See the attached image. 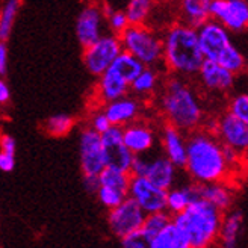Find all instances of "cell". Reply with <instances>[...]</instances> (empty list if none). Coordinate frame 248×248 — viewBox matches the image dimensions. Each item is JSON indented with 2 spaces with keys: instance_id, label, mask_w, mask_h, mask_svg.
<instances>
[{
  "instance_id": "obj_43",
  "label": "cell",
  "mask_w": 248,
  "mask_h": 248,
  "mask_svg": "<svg viewBox=\"0 0 248 248\" xmlns=\"http://www.w3.org/2000/svg\"><path fill=\"white\" fill-rule=\"evenodd\" d=\"M11 102V90L5 79L0 76V106H6Z\"/></svg>"
},
{
  "instance_id": "obj_29",
  "label": "cell",
  "mask_w": 248,
  "mask_h": 248,
  "mask_svg": "<svg viewBox=\"0 0 248 248\" xmlns=\"http://www.w3.org/2000/svg\"><path fill=\"white\" fill-rule=\"evenodd\" d=\"M97 177H98V183L102 186H108V188H114L127 194L132 174L129 171H123L114 167H105Z\"/></svg>"
},
{
  "instance_id": "obj_34",
  "label": "cell",
  "mask_w": 248,
  "mask_h": 248,
  "mask_svg": "<svg viewBox=\"0 0 248 248\" xmlns=\"http://www.w3.org/2000/svg\"><path fill=\"white\" fill-rule=\"evenodd\" d=\"M172 217L167 212V210H160V212L147 214L145 219L142 222L141 232L145 234L148 239H152L155 234H157L167 224H170Z\"/></svg>"
},
{
  "instance_id": "obj_1",
  "label": "cell",
  "mask_w": 248,
  "mask_h": 248,
  "mask_svg": "<svg viewBox=\"0 0 248 248\" xmlns=\"http://www.w3.org/2000/svg\"><path fill=\"white\" fill-rule=\"evenodd\" d=\"M156 102L159 114L171 126L185 133L202 127L204 109L194 86L185 78L174 74L168 76L159 86Z\"/></svg>"
},
{
  "instance_id": "obj_44",
  "label": "cell",
  "mask_w": 248,
  "mask_h": 248,
  "mask_svg": "<svg viewBox=\"0 0 248 248\" xmlns=\"http://www.w3.org/2000/svg\"><path fill=\"white\" fill-rule=\"evenodd\" d=\"M83 185H85L86 191L91 192V194H95V191L98 189V186H100L97 176H83Z\"/></svg>"
},
{
  "instance_id": "obj_40",
  "label": "cell",
  "mask_w": 248,
  "mask_h": 248,
  "mask_svg": "<svg viewBox=\"0 0 248 248\" xmlns=\"http://www.w3.org/2000/svg\"><path fill=\"white\" fill-rule=\"evenodd\" d=\"M16 167V155H11L0 150V171L11 172Z\"/></svg>"
},
{
  "instance_id": "obj_32",
  "label": "cell",
  "mask_w": 248,
  "mask_h": 248,
  "mask_svg": "<svg viewBox=\"0 0 248 248\" xmlns=\"http://www.w3.org/2000/svg\"><path fill=\"white\" fill-rule=\"evenodd\" d=\"M74 124H76V120L71 115L56 114V115L48 117L43 123V129L47 135L55 136V138H61V136H67L73 130Z\"/></svg>"
},
{
  "instance_id": "obj_3",
  "label": "cell",
  "mask_w": 248,
  "mask_h": 248,
  "mask_svg": "<svg viewBox=\"0 0 248 248\" xmlns=\"http://www.w3.org/2000/svg\"><path fill=\"white\" fill-rule=\"evenodd\" d=\"M204 61L197 29L182 21L170 24L162 33V64L165 68L185 79L197 76Z\"/></svg>"
},
{
  "instance_id": "obj_25",
  "label": "cell",
  "mask_w": 248,
  "mask_h": 248,
  "mask_svg": "<svg viewBox=\"0 0 248 248\" xmlns=\"http://www.w3.org/2000/svg\"><path fill=\"white\" fill-rule=\"evenodd\" d=\"M200 197L214 204L221 212H227L233 204V189L227 182H214L206 185H198Z\"/></svg>"
},
{
  "instance_id": "obj_27",
  "label": "cell",
  "mask_w": 248,
  "mask_h": 248,
  "mask_svg": "<svg viewBox=\"0 0 248 248\" xmlns=\"http://www.w3.org/2000/svg\"><path fill=\"white\" fill-rule=\"evenodd\" d=\"M109 68H110V70H114L115 73H118L123 79H126V80L130 83V82L142 71L144 64H142L141 61L136 59L133 55H130V53H127V52H124V50H123V52L115 58V61L112 62V64H110Z\"/></svg>"
},
{
  "instance_id": "obj_18",
  "label": "cell",
  "mask_w": 248,
  "mask_h": 248,
  "mask_svg": "<svg viewBox=\"0 0 248 248\" xmlns=\"http://www.w3.org/2000/svg\"><path fill=\"white\" fill-rule=\"evenodd\" d=\"M130 93V83L123 79L118 73L108 68L103 74L97 78L94 100L97 106H103L109 102L127 95Z\"/></svg>"
},
{
  "instance_id": "obj_2",
  "label": "cell",
  "mask_w": 248,
  "mask_h": 248,
  "mask_svg": "<svg viewBox=\"0 0 248 248\" xmlns=\"http://www.w3.org/2000/svg\"><path fill=\"white\" fill-rule=\"evenodd\" d=\"M183 168L191 180L198 185L227 182L232 177L221 141L212 130L202 127L189 132L186 138V162Z\"/></svg>"
},
{
  "instance_id": "obj_19",
  "label": "cell",
  "mask_w": 248,
  "mask_h": 248,
  "mask_svg": "<svg viewBox=\"0 0 248 248\" xmlns=\"http://www.w3.org/2000/svg\"><path fill=\"white\" fill-rule=\"evenodd\" d=\"M160 144H162L164 156L168 157L177 168H183L186 162L185 132L165 123L160 129Z\"/></svg>"
},
{
  "instance_id": "obj_33",
  "label": "cell",
  "mask_w": 248,
  "mask_h": 248,
  "mask_svg": "<svg viewBox=\"0 0 248 248\" xmlns=\"http://www.w3.org/2000/svg\"><path fill=\"white\" fill-rule=\"evenodd\" d=\"M103 14H105V21H106V31L110 33L120 35L129 26V20L124 9L114 8L109 3H102Z\"/></svg>"
},
{
  "instance_id": "obj_30",
  "label": "cell",
  "mask_w": 248,
  "mask_h": 248,
  "mask_svg": "<svg viewBox=\"0 0 248 248\" xmlns=\"http://www.w3.org/2000/svg\"><path fill=\"white\" fill-rule=\"evenodd\" d=\"M21 0H5L0 6V41H8L20 12Z\"/></svg>"
},
{
  "instance_id": "obj_5",
  "label": "cell",
  "mask_w": 248,
  "mask_h": 248,
  "mask_svg": "<svg viewBox=\"0 0 248 248\" xmlns=\"http://www.w3.org/2000/svg\"><path fill=\"white\" fill-rule=\"evenodd\" d=\"M123 50L141 61L144 67H159L162 64V35L148 24H129L118 35Z\"/></svg>"
},
{
  "instance_id": "obj_41",
  "label": "cell",
  "mask_w": 248,
  "mask_h": 248,
  "mask_svg": "<svg viewBox=\"0 0 248 248\" xmlns=\"http://www.w3.org/2000/svg\"><path fill=\"white\" fill-rule=\"evenodd\" d=\"M0 150L6 152V153H11V155H16V150H17L16 140L12 138L11 135H8V133L0 135Z\"/></svg>"
},
{
  "instance_id": "obj_21",
  "label": "cell",
  "mask_w": 248,
  "mask_h": 248,
  "mask_svg": "<svg viewBox=\"0 0 248 248\" xmlns=\"http://www.w3.org/2000/svg\"><path fill=\"white\" fill-rule=\"evenodd\" d=\"M212 0H179L177 12L179 21L188 24L191 28H198L210 18L209 9Z\"/></svg>"
},
{
  "instance_id": "obj_37",
  "label": "cell",
  "mask_w": 248,
  "mask_h": 248,
  "mask_svg": "<svg viewBox=\"0 0 248 248\" xmlns=\"http://www.w3.org/2000/svg\"><path fill=\"white\" fill-rule=\"evenodd\" d=\"M86 123H88V127H91L93 130H95L97 133H100V135L110 127V123H109V120H108L102 106H95L91 110V114H90L88 121H86Z\"/></svg>"
},
{
  "instance_id": "obj_14",
  "label": "cell",
  "mask_w": 248,
  "mask_h": 248,
  "mask_svg": "<svg viewBox=\"0 0 248 248\" xmlns=\"http://www.w3.org/2000/svg\"><path fill=\"white\" fill-rule=\"evenodd\" d=\"M102 147L106 167H114L123 171L130 170L135 155L123 142V127L110 126L106 132H103Z\"/></svg>"
},
{
  "instance_id": "obj_28",
  "label": "cell",
  "mask_w": 248,
  "mask_h": 248,
  "mask_svg": "<svg viewBox=\"0 0 248 248\" xmlns=\"http://www.w3.org/2000/svg\"><path fill=\"white\" fill-rule=\"evenodd\" d=\"M156 6V0H127L124 8L129 24H148L153 9Z\"/></svg>"
},
{
  "instance_id": "obj_12",
  "label": "cell",
  "mask_w": 248,
  "mask_h": 248,
  "mask_svg": "<svg viewBox=\"0 0 248 248\" xmlns=\"http://www.w3.org/2000/svg\"><path fill=\"white\" fill-rule=\"evenodd\" d=\"M127 197L136 202L145 214H153L165 210L167 207V191L152 183L147 177L132 176Z\"/></svg>"
},
{
  "instance_id": "obj_35",
  "label": "cell",
  "mask_w": 248,
  "mask_h": 248,
  "mask_svg": "<svg viewBox=\"0 0 248 248\" xmlns=\"http://www.w3.org/2000/svg\"><path fill=\"white\" fill-rule=\"evenodd\" d=\"M95 195L98 198V202H100L106 209H114L117 207L124 198L127 197L126 192H121L118 189H114V188H108V186H98V189L95 191Z\"/></svg>"
},
{
  "instance_id": "obj_22",
  "label": "cell",
  "mask_w": 248,
  "mask_h": 248,
  "mask_svg": "<svg viewBox=\"0 0 248 248\" xmlns=\"http://www.w3.org/2000/svg\"><path fill=\"white\" fill-rule=\"evenodd\" d=\"M200 198V188L198 183H189L183 186H172L167 191V207L165 210L172 217L176 214H180L185 210L194 200Z\"/></svg>"
},
{
  "instance_id": "obj_6",
  "label": "cell",
  "mask_w": 248,
  "mask_h": 248,
  "mask_svg": "<svg viewBox=\"0 0 248 248\" xmlns=\"http://www.w3.org/2000/svg\"><path fill=\"white\" fill-rule=\"evenodd\" d=\"M123 52L120 36L110 32H105L100 38L83 48V65L91 76L98 78L103 74L115 58Z\"/></svg>"
},
{
  "instance_id": "obj_4",
  "label": "cell",
  "mask_w": 248,
  "mask_h": 248,
  "mask_svg": "<svg viewBox=\"0 0 248 248\" xmlns=\"http://www.w3.org/2000/svg\"><path fill=\"white\" fill-rule=\"evenodd\" d=\"M224 212L204 198H197L180 214L172 215V222L188 236L192 248H210L218 242Z\"/></svg>"
},
{
  "instance_id": "obj_17",
  "label": "cell",
  "mask_w": 248,
  "mask_h": 248,
  "mask_svg": "<svg viewBox=\"0 0 248 248\" xmlns=\"http://www.w3.org/2000/svg\"><path fill=\"white\" fill-rule=\"evenodd\" d=\"M197 78L203 88L210 93H227L234 85V74L210 59L203 61Z\"/></svg>"
},
{
  "instance_id": "obj_15",
  "label": "cell",
  "mask_w": 248,
  "mask_h": 248,
  "mask_svg": "<svg viewBox=\"0 0 248 248\" xmlns=\"http://www.w3.org/2000/svg\"><path fill=\"white\" fill-rule=\"evenodd\" d=\"M123 142L136 156L147 155L156 144V129L145 118H138L123 126Z\"/></svg>"
},
{
  "instance_id": "obj_42",
  "label": "cell",
  "mask_w": 248,
  "mask_h": 248,
  "mask_svg": "<svg viewBox=\"0 0 248 248\" xmlns=\"http://www.w3.org/2000/svg\"><path fill=\"white\" fill-rule=\"evenodd\" d=\"M8 73V46L6 41H0V76L5 78Z\"/></svg>"
},
{
  "instance_id": "obj_45",
  "label": "cell",
  "mask_w": 248,
  "mask_h": 248,
  "mask_svg": "<svg viewBox=\"0 0 248 248\" xmlns=\"http://www.w3.org/2000/svg\"><path fill=\"white\" fill-rule=\"evenodd\" d=\"M247 68H248V61H247Z\"/></svg>"
},
{
  "instance_id": "obj_20",
  "label": "cell",
  "mask_w": 248,
  "mask_h": 248,
  "mask_svg": "<svg viewBox=\"0 0 248 248\" xmlns=\"http://www.w3.org/2000/svg\"><path fill=\"white\" fill-rule=\"evenodd\" d=\"M177 170L179 168L164 155L155 156L153 159H148V168L145 177L156 186H159V188L168 191L176 183Z\"/></svg>"
},
{
  "instance_id": "obj_26",
  "label": "cell",
  "mask_w": 248,
  "mask_h": 248,
  "mask_svg": "<svg viewBox=\"0 0 248 248\" xmlns=\"http://www.w3.org/2000/svg\"><path fill=\"white\" fill-rule=\"evenodd\" d=\"M150 248H192L185 232L174 222L167 224L162 230L150 239Z\"/></svg>"
},
{
  "instance_id": "obj_16",
  "label": "cell",
  "mask_w": 248,
  "mask_h": 248,
  "mask_svg": "<svg viewBox=\"0 0 248 248\" xmlns=\"http://www.w3.org/2000/svg\"><path fill=\"white\" fill-rule=\"evenodd\" d=\"M110 126L123 127L144 115V100L133 94L123 95L102 106Z\"/></svg>"
},
{
  "instance_id": "obj_31",
  "label": "cell",
  "mask_w": 248,
  "mask_h": 248,
  "mask_svg": "<svg viewBox=\"0 0 248 248\" xmlns=\"http://www.w3.org/2000/svg\"><path fill=\"white\" fill-rule=\"evenodd\" d=\"M217 62L219 65H222L226 70H229L230 73H233L234 76L236 74H241L244 70H247V59L242 55V52L238 47H234L233 44L227 46L224 50L221 52V55L218 56Z\"/></svg>"
},
{
  "instance_id": "obj_9",
  "label": "cell",
  "mask_w": 248,
  "mask_h": 248,
  "mask_svg": "<svg viewBox=\"0 0 248 248\" xmlns=\"http://www.w3.org/2000/svg\"><path fill=\"white\" fill-rule=\"evenodd\" d=\"M79 156L83 176H98L106 167L102 147V135L85 126L79 135Z\"/></svg>"
},
{
  "instance_id": "obj_38",
  "label": "cell",
  "mask_w": 248,
  "mask_h": 248,
  "mask_svg": "<svg viewBox=\"0 0 248 248\" xmlns=\"http://www.w3.org/2000/svg\"><path fill=\"white\" fill-rule=\"evenodd\" d=\"M123 248H150V239L140 230L129 233L127 236L121 238Z\"/></svg>"
},
{
  "instance_id": "obj_8",
  "label": "cell",
  "mask_w": 248,
  "mask_h": 248,
  "mask_svg": "<svg viewBox=\"0 0 248 248\" xmlns=\"http://www.w3.org/2000/svg\"><path fill=\"white\" fill-rule=\"evenodd\" d=\"M209 14L229 32L248 31V0H212Z\"/></svg>"
},
{
  "instance_id": "obj_13",
  "label": "cell",
  "mask_w": 248,
  "mask_h": 248,
  "mask_svg": "<svg viewBox=\"0 0 248 248\" xmlns=\"http://www.w3.org/2000/svg\"><path fill=\"white\" fill-rule=\"evenodd\" d=\"M198 44L204 59L217 61L221 52L232 44L230 32L222 24L214 18L206 20L202 26L197 28Z\"/></svg>"
},
{
  "instance_id": "obj_10",
  "label": "cell",
  "mask_w": 248,
  "mask_h": 248,
  "mask_svg": "<svg viewBox=\"0 0 248 248\" xmlns=\"http://www.w3.org/2000/svg\"><path fill=\"white\" fill-rule=\"evenodd\" d=\"M108 32L102 3L88 2L79 12L76 20V36L82 48L88 47Z\"/></svg>"
},
{
  "instance_id": "obj_24",
  "label": "cell",
  "mask_w": 248,
  "mask_h": 248,
  "mask_svg": "<svg viewBox=\"0 0 248 248\" xmlns=\"http://www.w3.org/2000/svg\"><path fill=\"white\" fill-rule=\"evenodd\" d=\"M160 83H162V76H160L159 67H144L138 76L130 82V94L145 100L156 95Z\"/></svg>"
},
{
  "instance_id": "obj_23",
  "label": "cell",
  "mask_w": 248,
  "mask_h": 248,
  "mask_svg": "<svg viewBox=\"0 0 248 248\" xmlns=\"http://www.w3.org/2000/svg\"><path fill=\"white\" fill-rule=\"evenodd\" d=\"M244 226V215L241 210H227V214L222 215L218 242L221 248H236L241 232Z\"/></svg>"
},
{
  "instance_id": "obj_7",
  "label": "cell",
  "mask_w": 248,
  "mask_h": 248,
  "mask_svg": "<svg viewBox=\"0 0 248 248\" xmlns=\"http://www.w3.org/2000/svg\"><path fill=\"white\" fill-rule=\"evenodd\" d=\"M145 212L133 202L130 197H126L124 200L114 209L109 210L108 224L109 229L117 238H124L129 233H133L142 227L145 219Z\"/></svg>"
},
{
  "instance_id": "obj_39",
  "label": "cell",
  "mask_w": 248,
  "mask_h": 248,
  "mask_svg": "<svg viewBox=\"0 0 248 248\" xmlns=\"http://www.w3.org/2000/svg\"><path fill=\"white\" fill-rule=\"evenodd\" d=\"M147 168H148V157L145 155H136L133 156L129 172L135 177H145Z\"/></svg>"
},
{
  "instance_id": "obj_36",
  "label": "cell",
  "mask_w": 248,
  "mask_h": 248,
  "mask_svg": "<svg viewBox=\"0 0 248 248\" xmlns=\"http://www.w3.org/2000/svg\"><path fill=\"white\" fill-rule=\"evenodd\" d=\"M229 112L248 126V94L234 95L229 103Z\"/></svg>"
},
{
  "instance_id": "obj_11",
  "label": "cell",
  "mask_w": 248,
  "mask_h": 248,
  "mask_svg": "<svg viewBox=\"0 0 248 248\" xmlns=\"http://www.w3.org/2000/svg\"><path fill=\"white\" fill-rule=\"evenodd\" d=\"M212 132L222 145L233 148L244 157L248 156V126L229 110L215 121Z\"/></svg>"
}]
</instances>
